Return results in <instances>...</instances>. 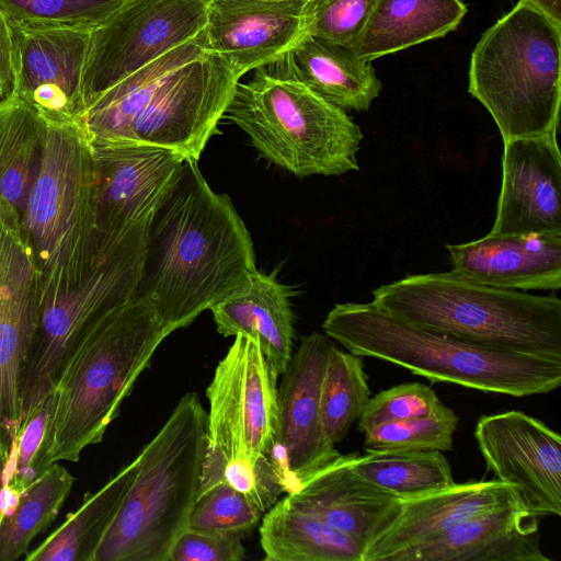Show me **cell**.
I'll list each match as a JSON object with an SVG mask.
<instances>
[{
    "label": "cell",
    "mask_w": 561,
    "mask_h": 561,
    "mask_svg": "<svg viewBox=\"0 0 561 561\" xmlns=\"http://www.w3.org/2000/svg\"><path fill=\"white\" fill-rule=\"evenodd\" d=\"M257 272L251 236L226 194L214 192L197 161L152 220L137 296L171 331L190 325Z\"/></svg>",
    "instance_id": "1"
},
{
    "label": "cell",
    "mask_w": 561,
    "mask_h": 561,
    "mask_svg": "<svg viewBox=\"0 0 561 561\" xmlns=\"http://www.w3.org/2000/svg\"><path fill=\"white\" fill-rule=\"evenodd\" d=\"M350 353L398 365L431 382L513 397L561 386V359L461 341L399 319L371 302L336 304L322 324Z\"/></svg>",
    "instance_id": "2"
},
{
    "label": "cell",
    "mask_w": 561,
    "mask_h": 561,
    "mask_svg": "<svg viewBox=\"0 0 561 561\" xmlns=\"http://www.w3.org/2000/svg\"><path fill=\"white\" fill-rule=\"evenodd\" d=\"M171 333L141 296L107 311L90 328L54 390L46 470L58 461H78L84 448L102 440L139 375Z\"/></svg>",
    "instance_id": "3"
},
{
    "label": "cell",
    "mask_w": 561,
    "mask_h": 561,
    "mask_svg": "<svg viewBox=\"0 0 561 561\" xmlns=\"http://www.w3.org/2000/svg\"><path fill=\"white\" fill-rule=\"evenodd\" d=\"M373 302L416 327L472 344L561 359V299L469 280L450 272L408 275Z\"/></svg>",
    "instance_id": "4"
},
{
    "label": "cell",
    "mask_w": 561,
    "mask_h": 561,
    "mask_svg": "<svg viewBox=\"0 0 561 561\" xmlns=\"http://www.w3.org/2000/svg\"><path fill=\"white\" fill-rule=\"evenodd\" d=\"M207 447V412L185 393L144 446L136 476L94 561H169L198 496Z\"/></svg>",
    "instance_id": "5"
},
{
    "label": "cell",
    "mask_w": 561,
    "mask_h": 561,
    "mask_svg": "<svg viewBox=\"0 0 561 561\" xmlns=\"http://www.w3.org/2000/svg\"><path fill=\"white\" fill-rule=\"evenodd\" d=\"M225 116L262 157L299 178L358 170L360 128L290 76L282 57L238 83Z\"/></svg>",
    "instance_id": "6"
},
{
    "label": "cell",
    "mask_w": 561,
    "mask_h": 561,
    "mask_svg": "<svg viewBox=\"0 0 561 561\" xmlns=\"http://www.w3.org/2000/svg\"><path fill=\"white\" fill-rule=\"evenodd\" d=\"M561 26L530 1L489 27L472 50L469 93L494 119L503 142L557 133Z\"/></svg>",
    "instance_id": "7"
},
{
    "label": "cell",
    "mask_w": 561,
    "mask_h": 561,
    "mask_svg": "<svg viewBox=\"0 0 561 561\" xmlns=\"http://www.w3.org/2000/svg\"><path fill=\"white\" fill-rule=\"evenodd\" d=\"M20 242L38 274L39 305L72 287L90 270L100 238L94 222L92 147L81 123L47 121L43 162Z\"/></svg>",
    "instance_id": "8"
},
{
    "label": "cell",
    "mask_w": 561,
    "mask_h": 561,
    "mask_svg": "<svg viewBox=\"0 0 561 561\" xmlns=\"http://www.w3.org/2000/svg\"><path fill=\"white\" fill-rule=\"evenodd\" d=\"M152 221L100 238L99 252L72 287L38 308L21 382V424L51 392L90 328L107 311L137 296Z\"/></svg>",
    "instance_id": "9"
},
{
    "label": "cell",
    "mask_w": 561,
    "mask_h": 561,
    "mask_svg": "<svg viewBox=\"0 0 561 561\" xmlns=\"http://www.w3.org/2000/svg\"><path fill=\"white\" fill-rule=\"evenodd\" d=\"M277 375L257 342L238 334L215 368L206 396L207 447L198 495L222 481L227 460L278 450Z\"/></svg>",
    "instance_id": "10"
},
{
    "label": "cell",
    "mask_w": 561,
    "mask_h": 561,
    "mask_svg": "<svg viewBox=\"0 0 561 561\" xmlns=\"http://www.w3.org/2000/svg\"><path fill=\"white\" fill-rule=\"evenodd\" d=\"M240 79L206 43L136 101L110 144L159 146L198 161Z\"/></svg>",
    "instance_id": "11"
},
{
    "label": "cell",
    "mask_w": 561,
    "mask_h": 561,
    "mask_svg": "<svg viewBox=\"0 0 561 561\" xmlns=\"http://www.w3.org/2000/svg\"><path fill=\"white\" fill-rule=\"evenodd\" d=\"M215 0H125L90 33L82 78L85 108L124 78L197 36Z\"/></svg>",
    "instance_id": "12"
},
{
    "label": "cell",
    "mask_w": 561,
    "mask_h": 561,
    "mask_svg": "<svg viewBox=\"0 0 561 561\" xmlns=\"http://www.w3.org/2000/svg\"><path fill=\"white\" fill-rule=\"evenodd\" d=\"M91 147L98 234L114 237L152 221L176 186L185 158L151 145L91 142Z\"/></svg>",
    "instance_id": "13"
},
{
    "label": "cell",
    "mask_w": 561,
    "mask_h": 561,
    "mask_svg": "<svg viewBox=\"0 0 561 561\" xmlns=\"http://www.w3.org/2000/svg\"><path fill=\"white\" fill-rule=\"evenodd\" d=\"M474 438L501 482L513 485L537 517L561 515V437L542 421L522 411L481 416Z\"/></svg>",
    "instance_id": "14"
},
{
    "label": "cell",
    "mask_w": 561,
    "mask_h": 561,
    "mask_svg": "<svg viewBox=\"0 0 561 561\" xmlns=\"http://www.w3.org/2000/svg\"><path fill=\"white\" fill-rule=\"evenodd\" d=\"M333 344L318 332L302 336L280 375L278 450L273 460L288 474V492L340 455L325 436L320 412L322 379Z\"/></svg>",
    "instance_id": "15"
},
{
    "label": "cell",
    "mask_w": 561,
    "mask_h": 561,
    "mask_svg": "<svg viewBox=\"0 0 561 561\" xmlns=\"http://www.w3.org/2000/svg\"><path fill=\"white\" fill-rule=\"evenodd\" d=\"M12 95L48 122L81 123L85 112L82 78L90 33L12 28Z\"/></svg>",
    "instance_id": "16"
},
{
    "label": "cell",
    "mask_w": 561,
    "mask_h": 561,
    "mask_svg": "<svg viewBox=\"0 0 561 561\" xmlns=\"http://www.w3.org/2000/svg\"><path fill=\"white\" fill-rule=\"evenodd\" d=\"M39 307L38 274L0 228V442L8 455L21 427V382Z\"/></svg>",
    "instance_id": "17"
},
{
    "label": "cell",
    "mask_w": 561,
    "mask_h": 561,
    "mask_svg": "<svg viewBox=\"0 0 561 561\" xmlns=\"http://www.w3.org/2000/svg\"><path fill=\"white\" fill-rule=\"evenodd\" d=\"M491 231L561 232V154L557 133L504 142L502 185Z\"/></svg>",
    "instance_id": "18"
},
{
    "label": "cell",
    "mask_w": 561,
    "mask_h": 561,
    "mask_svg": "<svg viewBox=\"0 0 561 561\" xmlns=\"http://www.w3.org/2000/svg\"><path fill=\"white\" fill-rule=\"evenodd\" d=\"M309 0H215L205 26L207 47L239 76L272 64L306 36Z\"/></svg>",
    "instance_id": "19"
},
{
    "label": "cell",
    "mask_w": 561,
    "mask_h": 561,
    "mask_svg": "<svg viewBox=\"0 0 561 561\" xmlns=\"http://www.w3.org/2000/svg\"><path fill=\"white\" fill-rule=\"evenodd\" d=\"M352 456L340 454L299 480L285 497L351 537L365 552L396 523L403 499L359 477L351 467Z\"/></svg>",
    "instance_id": "20"
},
{
    "label": "cell",
    "mask_w": 561,
    "mask_h": 561,
    "mask_svg": "<svg viewBox=\"0 0 561 561\" xmlns=\"http://www.w3.org/2000/svg\"><path fill=\"white\" fill-rule=\"evenodd\" d=\"M516 504H523L517 490L497 479L454 482L404 499L398 519L366 549L363 561H396L401 553L439 538L470 518Z\"/></svg>",
    "instance_id": "21"
},
{
    "label": "cell",
    "mask_w": 561,
    "mask_h": 561,
    "mask_svg": "<svg viewBox=\"0 0 561 561\" xmlns=\"http://www.w3.org/2000/svg\"><path fill=\"white\" fill-rule=\"evenodd\" d=\"M453 272L480 284L513 290L561 288V232L500 233L446 245Z\"/></svg>",
    "instance_id": "22"
},
{
    "label": "cell",
    "mask_w": 561,
    "mask_h": 561,
    "mask_svg": "<svg viewBox=\"0 0 561 561\" xmlns=\"http://www.w3.org/2000/svg\"><path fill=\"white\" fill-rule=\"evenodd\" d=\"M396 561H551L540 548L538 517L524 504L503 506L460 524Z\"/></svg>",
    "instance_id": "23"
},
{
    "label": "cell",
    "mask_w": 561,
    "mask_h": 561,
    "mask_svg": "<svg viewBox=\"0 0 561 561\" xmlns=\"http://www.w3.org/2000/svg\"><path fill=\"white\" fill-rule=\"evenodd\" d=\"M291 293L274 275L256 272L244 287L210 307L218 333L253 337L277 375L293 356Z\"/></svg>",
    "instance_id": "24"
},
{
    "label": "cell",
    "mask_w": 561,
    "mask_h": 561,
    "mask_svg": "<svg viewBox=\"0 0 561 561\" xmlns=\"http://www.w3.org/2000/svg\"><path fill=\"white\" fill-rule=\"evenodd\" d=\"M46 137L47 121L36 110L12 94L0 101V228L19 241Z\"/></svg>",
    "instance_id": "25"
},
{
    "label": "cell",
    "mask_w": 561,
    "mask_h": 561,
    "mask_svg": "<svg viewBox=\"0 0 561 561\" xmlns=\"http://www.w3.org/2000/svg\"><path fill=\"white\" fill-rule=\"evenodd\" d=\"M282 61L290 76L345 112L367 111L381 92L371 61L352 46L306 35Z\"/></svg>",
    "instance_id": "26"
},
{
    "label": "cell",
    "mask_w": 561,
    "mask_h": 561,
    "mask_svg": "<svg viewBox=\"0 0 561 561\" xmlns=\"http://www.w3.org/2000/svg\"><path fill=\"white\" fill-rule=\"evenodd\" d=\"M467 13L462 0H375L355 53L373 61L457 28Z\"/></svg>",
    "instance_id": "27"
},
{
    "label": "cell",
    "mask_w": 561,
    "mask_h": 561,
    "mask_svg": "<svg viewBox=\"0 0 561 561\" xmlns=\"http://www.w3.org/2000/svg\"><path fill=\"white\" fill-rule=\"evenodd\" d=\"M260 543L267 561H362L364 550L317 515L279 499L262 518Z\"/></svg>",
    "instance_id": "28"
},
{
    "label": "cell",
    "mask_w": 561,
    "mask_h": 561,
    "mask_svg": "<svg viewBox=\"0 0 561 561\" xmlns=\"http://www.w3.org/2000/svg\"><path fill=\"white\" fill-rule=\"evenodd\" d=\"M139 456L122 468L94 493H87L80 507L27 561H94L95 552L116 516L137 471Z\"/></svg>",
    "instance_id": "29"
},
{
    "label": "cell",
    "mask_w": 561,
    "mask_h": 561,
    "mask_svg": "<svg viewBox=\"0 0 561 561\" xmlns=\"http://www.w3.org/2000/svg\"><path fill=\"white\" fill-rule=\"evenodd\" d=\"M352 469L363 479L401 499H412L449 486L455 481L439 450H374L353 453Z\"/></svg>",
    "instance_id": "30"
},
{
    "label": "cell",
    "mask_w": 561,
    "mask_h": 561,
    "mask_svg": "<svg viewBox=\"0 0 561 561\" xmlns=\"http://www.w3.org/2000/svg\"><path fill=\"white\" fill-rule=\"evenodd\" d=\"M73 481L55 462L20 494L15 506L0 518V561H15L27 552L33 538L55 519Z\"/></svg>",
    "instance_id": "31"
},
{
    "label": "cell",
    "mask_w": 561,
    "mask_h": 561,
    "mask_svg": "<svg viewBox=\"0 0 561 561\" xmlns=\"http://www.w3.org/2000/svg\"><path fill=\"white\" fill-rule=\"evenodd\" d=\"M370 398L360 356L332 345L321 386L320 412L325 436L340 443L358 421Z\"/></svg>",
    "instance_id": "32"
},
{
    "label": "cell",
    "mask_w": 561,
    "mask_h": 561,
    "mask_svg": "<svg viewBox=\"0 0 561 561\" xmlns=\"http://www.w3.org/2000/svg\"><path fill=\"white\" fill-rule=\"evenodd\" d=\"M125 0H0V10L19 31L72 30L91 33Z\"/></svg>",
    "instance_id": "33"
},
{
    "label": "cell",
    "mask_w": 561,
    "mask_h": 561,
    "mask_svg": "<svg viewBox=\"0 0 561 561\" xmlns=\"http://www.w3.org/2000/svg\"><path fill=\"white\" fill-rule=\"evenodd\" d=\"M263 515L239 491L221 481L197 496L186 529L242 540L257 528Z\"/></svg>",
    "instance_id": "34"
},
{
    "label": "cell",
    "mask_w": 561,
    "mask_h": 561,
    "mask_svg": "<svg viewBox=\"0 0 561 561\" xmlns=\"http://www.w3.org/2000/svg\"><path fill=\"white\" fill-rule=\"evenodd\" d=\"M458 416L444 405L420 419L389 422L364 433V448L374 450H453Z\"/></svg>",
    "instance_id": "35"
},
{
    "label": "cell",
    "mask_w": 561,
    "mask_h": 561,
    "mask_svg": "<svg viewBox=\"0 0 561 561\" xmlns=\"http://www.w3.org/2000/svg\"><path fill=\"white\" fill-rule=\"evenodd\" d=\"M54 409L55 392H51L22 422L9 455L3 484L18 494L46 471L44 459Z\"/></svg>",
    "instance_id": "36"
},
{
    "label": "cell",
    "mask_w": 561,
    "mask_h": 561,
    "mask_svg": "<svg viewBox=\"0 0 561 561\" xmlns=\"http://www.w3.org/2000/svg\"><path fill=\"white\" fill-rule=\"evenodd\" d=\"M374 2L375 0H309L305 11L306 35L354 47Z\"/></svg>",
    "instance_id": "37"
},
{
    "label": "cell",
    "mask_w": 561,
    "mask_h": 561,
    "mask_svg": "<svg viewBox=\"0 0 561 561\" xmlns=\"http://www.w3.org/2000/svg\"><path fill=\"white\" fill-rule=\"evenodd\" d=\"M443 407L431 386L421 382L401 383L369 398L357 421V428L365 433L383 423L425 417Z\"/></svg>",
    "instance_id": "38"
},
{
    "label": "cell",
    "mask_w": 561,
    "mask_h": 561,
    "mask_svg": "<svg viewBox=\"0 0 561 561\" xmlns=\"http://www.w3.org/2000/svg\"><path fill=\"white\" fill-rule=\"evenodd\" d=\"M222 481L239 491L263 514L288 491V483L282 469L263 454L227 460L222 470Z\"/></svg>",
    "instance_id": "39"
},
{
    "label": "cell",
    "mask_w": 561,
    "mask_h": 561,
    "mask_svg": "<svg viewBox=\"0 0 561 561\" xmlns=\"http://www.w3.org/2000/svg\"><path fill=\"white\" fill-rule=\"evenodd\" d=\"M241 539L185 529L174 542L169 561H241Z\"/></svg>",
    "instance_id": "40"
},
{
    "label": "cell",
    "mask_w": 561,
    "mask_h": 561,
    "mask_svg": "<svg viewBox=\"0 0 561 561\" xmlns=\"http://www.w3.org/2000/svg\"><path fill=\"white\" fill-rule=\"evenodd\" d=\"M14 88L12 27L0 10V101L9 98Z\"/></svg>",
    "instance_id": "41"
},
{
    "label": "cell",
    "mask_w": 561,
    "mask_h": 561,
    "mask_svg": "<svg viewBox=\"0 0 561 561\" xmlns=\"http://www.w3.org/2000/svg\"><path fill=\"white\" fill-rule=\"evenodd\" d=\"M557 25L561 26V0H528Z\"/></svg>",
    "instance_id": "42"
},
{
    "label": "cell",
    "mask_w": 561,
    "mask_h": 561,
    "mask_svg": "<svg viewBox=\"0 0 561 561\" xmlns=\"http://www.w3.org/2000/svg\"><path fill=\"white\" fill-rule=\"evenodd\" d=\"M8 463V455L0 442V490L4 484V473Z\"/></svg>",
    "instance_id": "43"
},
{
    "label": "cell",
    "mask_w": 561,
    "mask_h": 561,
    "mask_svg": "<svg viewBox=\"0 0 561 561\" xmlns=\"http://www.w3.org/2000/svg\"><path fill=\"white\" fill-rule=\"evenodd\" d=\"M1 515H2V512H1V510H0V518H1Z\"/></svg>",
    "instance_id": "44"
}]
</instances>
